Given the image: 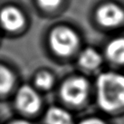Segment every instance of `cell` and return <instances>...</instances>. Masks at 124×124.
I'll return each mask as SVG.
<instances>
[{
    "label": "cell",
    "mask_w": 124,
    "mask_h": 124,
    "mask_svg": "<svg viewBox=\"0 0 124 124\" xmlns=\"http://www.w3.org/2000/svg\"><path fill=\"white\" fill-rule=\"evenodd\" d=\"M90 93V83L83 76L66 79L60 88V95L64 102L72 106H81L85 102Z\"/></svg>",
    "instance_id": "obj_3"
},
{
    "label": "cell",
    "mask_w": 124,
    "mask_h": 124,
    "mask_svg": "<svg viewBox=\"0 0 124 124\" xmlns=\"http://www.w3.org/2000/svg\"><path fill=\"white\" fill-rule=\"evenodd\" d=\"M54 76L47 71H40L35 77V84L36 87L43 90H48L52 88L54 84Z\"/></svg>",
    "instance_id": "obj_11"
},
{
    "label": "cell",
    "mask_w": 124,
    "mask_h": 124,
    "mask_svg": "<svg viewBox=\"0 0 124 124\" xmlns=\"http://www.w3.org/2000/svg\"><path fill=\"white\" fill-rule=\"evenodd\" d=\"M15 83V76L7 66L0 63V94L9 93Z\"/></svg>",
    "instance_id": "obj_10"
},
{
    "label": "cell",
    "mask_w": 124,
    "mask_h": 124,
    "mask_svg": "<svg viewBox=\"0 0 124 124\" xmlns=\"http://www.w3.org/2000/svg\"><path fill=\"white\" fill-rule=\"evenodd\" d=\"M97 104L108 113L124 110V74L117 72H104L95 83Z\"/></svg>",
    "instance_id": "obj_1"
},
{
    "label": "cell",
    "mask_w": 124,
    "mask_h": 124,
    "mask_svg": "<svg viewBox=\"0 0 124 124\" xmlns=\"http://www.w3.org/2000/svg\"><path fill=\"white\" fill-rule=\"evenodd\" d=\"M102 63V56L96 49L88 47L79 54L78 64L82 69L87 72H94L101 67Z\"/></svg>",
    "instance_id": "obj_8"
},
{
    "label": "cell",
    "mask_w": 124,
    "mask_h": 124,
    "mask_svg": "<svg viewBox=\"0 0 124 124\" xmlns=\"http://www.w3.org/2000/svg\"><path fill=\"white\" fill-rule=\"evenodd\" d=\"M62 0H37L39 6L46 10H52L60 6Z\"/></svg>",
    "instance_id": "obj_12"
},
{
    "label": "cell",
    "mask_w": 124,
    "mask_h": 124,
    "mask_svg": "<svg viewBox=\"0 0 124 124\" xmlns=\"http://www.w3.org/2000/svg\"><path fill=\"white\" fill-rule=\"evenodd\" d=\"M79 45V35L69 26H56L49 35V45L52 51L62 57L73 54L77 51Z\"/></svg>",
    "instance_id": "obj_2"
},
{
    "label": "cell",
    "mask_w": 124,
    "mask_h": 124,
    "mask_svg": "<svg viewBox=\"0 0 124 124\" xmlns=\"http://www.w3.org/2000/svg\"><path fill=\"white\" fill-rule=\"evenodd\" d=\"M25 24L23 12L16 7L7 6L0 11V24L8 32L20 30Z\"/></svg>",
    "instance_id": "obj_6"
},
{
    "label": "cell",
    "mask_w": 124,
    "mask_h": 124,
    "mask_svg": "<svg viewBox=\"0 0 124 124\" xmlns=\"http://www.w3.org/2000/svg\"><path fill=\"white\" fill-rule=\"evenodd\" d=\"M95 18L101 27L114 29L124 23V9L112 2L104 3L96 9Z\"/></svg>",
    "instance_id": "obj_4"
},
{
    "label": "cell",
    "mask_w": 124,
    "mask_h": 124,
    "mask_svg": "<svg viewBox=\"0 0 124 124\" xmlns=\"http://www.w3.org/2000/svg\"><path fill=\"white\" fill-rule=\"evenodd\" d=\"M107 60L116 65H124V36H117L107 43L104 50Z\"/></svg>",
    "instance_id": "obj_7"
},
{
    "label": "cell",
    "mask_w": 124,
    "mask_h": 124,
    "mask_svg": "<svg viewBox=\"0 0 124 124\" xmlns=\"http://www.w3.org/2000/svg\"><path fill=\"white\" fill-rule=\"evenodd\" d=\"M9 124H32L31 122H29L27 121H24V120H16L10 122Z\"/></svg>",
    "instance_id": "obj_14"
},
{
    "label": "cell",
    "mask_w": 124,
    "mask_h": 124,
    "mask_svg": "<svg viewBox=\"0 0 124 124\" xmlns=\"http://www.w3.org/2000/svg\"><path fill=\"white\" fill-rule=\"evenodd\" d=\"M16 105L23 113H36L41 109V97L33 87L23 85L16 94Z\"/></svg>",
    "instance_id": "obj_5"
},
{
    "label": "cell",
    "mask_w": 124,
    "mask_h": 124,
    "mask_svg": "<svg viewBox=\"0 0 124 124\" xmlns=\"http://www.w3.org/2000/svg\"><path fill=\"white\" fill-rule=\"evenodd\" d=\"M46 124H72L71 113L61 107H51L47 110L45 117Z\"/></svg>",
    "instance_id": "obj_9"
},
{
    "label": "cell",
    "mask_w": 124,
    "mask_h": 124,
    "mask_svg": "<svg viewBox=\"0 0 124 124\" xmlns=\"http://www.w3.org/2000/svg\"><path fill=\"white\" fill-rule=\"evenodd\" d=\"M78 124H107L103 120H101L100 118H88L85 120H83L82 121H80Z\"/></svg>",
    "instance_id": "obj_13"
}]
</instances>
